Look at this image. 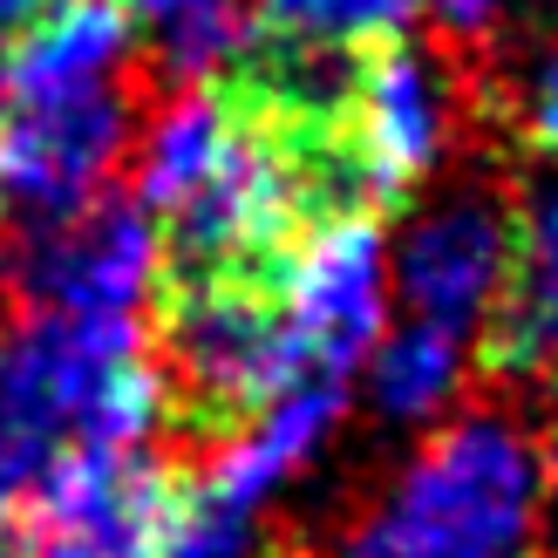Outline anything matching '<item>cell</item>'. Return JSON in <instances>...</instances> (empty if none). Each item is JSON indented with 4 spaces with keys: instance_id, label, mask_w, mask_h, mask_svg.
<instances>
[{
    "instance_id": "3957f363",
    "label": "cell",
    "mask_w": 558,
    "mask_h": 558,
    "mask_svg": "<svg viewBox=\"0 0 558 558\" xmlns=\"http://www.w3.org/2000/svg\"><path fill=\"white\" fill-rule=\"evenodd\" d=\"M163 89L171 82L150 69V54H136L130 69L82 89L0 102V205L21 211L14 226H48L130 184L136 144Z\"/></svg>"
},
{
    "instance_id": "ac0fdd59",
    "label": "cell",
    "mask_w": 558,
    "mask_h": 558,
    "mask_svg": "<svg viewBox=\"0 0 558 558\" xmlns=\"http://www.w3.org/2000/svg\"><path fill=\"white\" fill-rule=\"evenodd\" d=\"M266 558H333V551H320V545H300V538H279V545H266ZM348 558V551H341Z\"/></svg>"
},
{
    "instance_id": "277c9868",
    "label": "cell",
    "mask_w": 558,
    "mask_h": 558,
    "mask_svg": "<svg viewBox=\"0 0 558 558\" xmlns=\"http://www.w3.org/2000/svg\"><path fill=\"white\" fill-rule=\"evenodd\" d=\"M191 470L163 450H69L48 457L14 511L0 558H163Z\"/></svg>"
},
{
    "instance_id": "8fae6325",
    "label": "cell",
    "mask_w": 558,
    "mask_h": 558,
    "mask_svg": "<svg viewBox=\"0 0 558 558\" xmlns=\"http://www.w3.org/2000/svg\"><path fill=\"white\" fill-rule=\"evenodd\" d=\"M117 14L144 35L150 69L171 82H205L253 41V0H117Z\"/></svg>"
},
{
    "instance_id": "e0dca14e",
    "label": "cell",
    "mask_w": 558,
    "mask_h": 558,
    "mask_svg": "<svg viewBox=\"0 0 558 558\" xmlns=\"http://www.w3.org/2000/svg\"><path fill=\"white\" fill-rule=\"evenodd\" d=\"M54 8H69V0H0V35H27V27H41Z\"/></svg>"
},
{
    "instance_id": "30bf717a",
    "label": "cell",
    "mask_w": 558,
    "mask_h": 558,
    "mask_svg": "<svg viewBox=\"0 0 558 558\" xmlns=\"http://www.w3.org/2000/svg\"><path fill=\"white\" fill-rule=\"evenodd\" d=\"M136 54H144V41H136V27L117 14V0H69V8H54L41 27H27L14 41L8 69H0V102L82 89V82H102V75L130 69Z\"/></svg>"
},
{
    "instance_id": "7c38bea8",
    "label": "cell",
    "mask_w": 558,
    "mask_h": 558,
    "mask_svg": "<svg viewBox=\"0 0 558 558\" xmlns=\"http://www.w3.org/2000/svg\"><path fill=\"white\" fill-rule=\"evenodd\" d=\"M463 388V333L450 327H429V320H409L396 341H381L375 354V409L381 415H436Z\"/></svg>"
},
{
    "instance_id": "ffe728a7",
    "label": "cell",
    "mask_w": 558,
    "mask_h": 558,
    "mask_svg": "<svg viewBox=\"0 0 558 558\" xmlns=\"http://www.w3.org/2000/svg\"><path fill=\"white\" fill-rule=\"evenodd\" d=\"M0 69H8V54H0Z\"/></svg>"
},
{
    "instance_id": "52a82bcc",
    "label": "cell",
    "mask_w": 558,
    "mask_h": 558,
    "mask_svg": "<svg viewBox=\"0 0 558 558\" xmlns=\"http://www.w3.org/2000/svg\"><path fill=\"white\" fill-rule=\"evenodd\" d=\"M511 239H518V205L505 191L470 184L457 198L429 205L402 239V306L409 320L470 333L484 327L497 287L511 266Z\"/></svg>"
},
{
    "instance_id": "d6986e66",
    "label": "cell",
    "mask_w": 558,
    "mask_h": 558,
    "mask_svg": "<svg viewBox=\"0 0 558 558\" xmlns=\"http://www.w3.org/2000/svg\"><path fill=\"white\" fill-rule=\"evenodd\" d=\"M551 484H558V442H551Z\"/></svg>"
},
{
    "instance_id": "6da1fadb",
    "label": "cell",
    "mask_w": 558,
    "mask_h": 558,
    "mask_svg": "<svg viewBox=\"0 0 558 558\" xmlns=\"http://www.w3.org/2000/svg\"><path fill=\"white\" fill-rule=\"evenodd\" d=\"M538 442L511 415L470 409L402 463L348 558H538Z\"/></svg>"
},
{
    "instance_id": "ba28073f",
    "label": "cell",
    "mask_w": 558,
    "mask_h": 558,
    "mask_svg": "<svg viewBox=\"0 0 558 558\" xmlns=\"http://www.w3.org/2000/svg\"><path fill=\"white\" fill-rule=\"evenodd\" d=\"M287 320L306 381H348L381 333V232L333 226L306 239L293 259Z\"/></svg>"
},
{
    "instance_id": "2e32d148",
    "label": "cell",
    "mask_w": 558,
    "mask_h": 558,
    "mask_svg": "<svg viewBox=\"0 0 558 558\" xmlns=\"http://www.w3.org/2000/svg\"><path fill=\"white\" fill-rule=\"evenodd\" d=\"M436 21H442V35H457V41H477L490 14H497V0H429Z\"/></svg>"
},
{
    "instance_id": "5b68a950",
    "label": "cell",
    "mask_w": 558,
    "mask_h": 558,
    "mask_svg": "<svg viewBox=\"0 0 558 558\" xmlns=\"http://www.w3.org/2000/svg\"><path fill=\"white\" fill-rule=\"evenodd\" d=\"M477 102H484V89H477V69H470L457 35L415 41L409 27H396V35H375L354 48L348 130H354L361 157H368V171L396 211L457 150V136Z\"/></svg>"
},
{
    "instance_id": "8992f818",
    "label": "cell",
    "mask_w": 558,
    "mask_h": 558,
    "mask_svg": "<svg viewBox=\"0 0 558 558\" xmlns=\"http://www.w3.org/2000/svg\"><path fill=\"white\" fill-rule=\"evenodd\" d=\"M157 279V226L130 184L102 191L48 226L0 232V306L8 314H130Z\"/></svg>"
},
{
    "instance_id": "7a4b0ae2",
    "label": "cell",
    "mask_w": 558,
    "mask_h": 558,
    "mask_svg": "<svg viewBox=\"0 0 558 558\" xmlns=\"http://www.w3.org/2000/svg\"><path fill=\"white\" fill-rule=\"evenodd\" d=\"M157 388L136 314H8L0 306V429L27 450H136Z\"/></svg>"
},
{
    "instance_id": "4fadbf2b",
    "label": "cell",
    "mask_w": 558,
    "mask_h": 558,
    "mask_svg": "<svg viewBox=\"0 0 558 558\" xmlns=\"http://www.w3.org/2000/svg\"><path fill=\"white\" fill-rule=\"evenodd\" d=\"M253 27L272 41H300V48H361L375 35L409 27L415 0H253Z\"/></svg>"
},
{
    "instance_id": "9a60e30c",
    "label": "cell",
    "mask_w": 558,
    "mask_h": 558,
    "mask_svg": "<svg viewBox=\"0 0 558 558\" xmlns=\"http://www.w3.org/2000/svg\"><path fill=\"white\" fill-rule=\"evenodd\" d=\"M524 136H532V150L558 157V48H551V62L538 69L532 96H524Z\"/></svg>"
},
{
    "instance_id": "9c48e42d",
    "label": "cell",
    "mask_w": 558,
    "mask_h": 558,
    "mask_svg": "<svg viewBox=\"0 0 558 558\" xmlns=\"http://www.w3.org/2000/svg\"><path fill=\"white\" fill-rule=\"evenodd\" d=\"M558 361V191L518 205L511 266L477 327L484 381H532Z\"/></svg>"
},
{
    "instance_id": "5bb4252c",
    "label": "cell",
    "mask_w": 558,
    "mask_h": 558,
    "mask_svg": "<svg viewBox=\"0 0 558 558\" xmlns=\"http://www.w3.org/2000/svg\"><path fill=\"white\" fill-rule=\"evenodd\" d=\"M41 470H48V457H41V450H27L21 436L0 429V538H8V524H14V511L27 505V490H35Z\"/></svg>"
}]
</instances>
